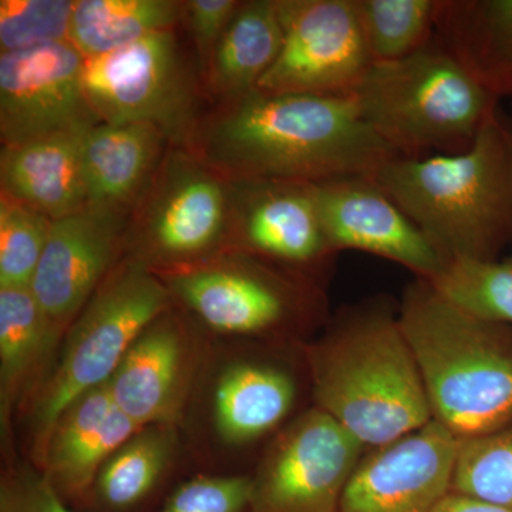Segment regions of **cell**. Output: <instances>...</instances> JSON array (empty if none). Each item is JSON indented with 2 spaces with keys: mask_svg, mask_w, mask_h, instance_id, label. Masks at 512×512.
I'll list each match as a JSON object with an SVG mask.
<instances>
[{
  "mask_svg": "<svg viewBox=\"0 0 512 512\" xmlns=\"http://www.w3.org/2000/svg\"><path fill=\"white\" fill-rule=\"evenodd\" d=\"M187 150L228 180L309 184L370 175L396 156L353 96L258 89L204 111Z\"/></svg>",
  "mask_w": 512,
  "mask_h": 512,
  "instance_id": "1",
  "label": "cell"
},
{
  "mask_svg": "<svg viewBox=\"0 0 512 512\" xmlns=\"http://www.w3.org/2000/svg\"><path fill=\"white\" fill-rule=\"evenodd\" d=\"M315 407L366 450L394 443L433 421L416 357L399 315L379 305L348 313L303 345Z\"/></svg>",
  "mask_w": 512,
  "mask_h": 512,
  "instance_id": "2",
  "label": "cell"
},
{
  "mask_svg": "<svg viewBox=\"0 0 512 512\" xmlns=\"http://www.w3.org/2000/svg\"><path fill=\"white\" fill-rule=\"evenodd\" d=\"M370 177L450 259H498L512 241V134L498 110L466 150L394 156Z\"/></svg>",
  "mask_w": 512,
  "mask_h": 512,
  "instance_id": "3",
  "label": "cell"
},
{
  "mask_svg": "<svg viewBox=\"0 0 512 512\" xmlns=\"http://www.w3.org/2000/svg\"><path fill=\"white\" fill-rule=\"evenodd\" d=\"M397 315L433 421L457 440L511 423L512 326L467 315L419 278L404 291Z\"/></svg>",
  "mask_w": 512,
  "mask_h": 512,
  "instance_id": "4",
  "label": "cell"
},
{
  "mask_svg": "<svg viewBox=\"0 0 512 512\" xmlns=\"http://www.w3.org/2000/svg\"><path fill=\"white\" fill-rule=\"evenodd\" d=\"M353 97L366 123L400 157L466 150L500 101L436 37L404 59L373 63Z\"/></svg>",
  "mask_w": 512,
  "mask_h": 512,
  "instance_id": "5",
  "label": "cell"
},
{
  "mask_svg": "<svg viewBox=\"0 0 512 512\" xmlns=\"http://www.w3.org/2000/svg\"><path fill=\"white\" fill-rule=\"evenodd\" d=\"M174 305L170 289L146 262L126 255L114 266L67 329L59 360L35 394V460L67 406L109 382L138 336Z\"/></svg>",
  "mask_w": 512,
  "mask_h": 512,
  "instance_id": "6",
  "label": "cell"
},
{
  "mask_svg": "<svg viewBox=\"0 0 512 512\" xmlns=\"http://www.w3.org/2000/svg\"><path fill=\"white\" fill-rule=\"evenodd\" d=\"M204 325L227 335H266L309 318L319 295L302 272L225 248L170 268L153 269Z\"/></svg>",
  "mask_w": 512,
  "mask_h": 512,
  "instance_id": "7",
  "label": "cell"
},
{
  "mask_svg": "<svg viewBox=\"0 0 512 512\" xmlns=\"http://www.w3.org/2000/svg\"><path fill=\"white\" fill-rule=\"evenodd\" d=\"M228 231V178L170 147L130 212L126 255L151 269L190 264L227 248Z\"/></svg>",
  "mask_w": 512,
  "mask_h": 512,
  "instance_id": "8",
  "label": "cell"
},
{
  "mask_svg": "<svg viewBox=\"0 0 512 512\" xmlns=\"http://www.w3.org/2000/svg\"><path fill=\"white\" fill-rule=\"evenodd\" d=\"M83 83L100 121L150 124L173 147L187 148L204 114L200 80L185 59L177 29L84 59Z\"/></svg>",
  "mask_w": 512,
  "mask_h": 512,
  "instance_id": "9",
  "label": "cell"
},
{
  "mask_svg": "<svg viewBox=\"0 0 512 512\" xmlns=\"http://www.w3.org/2000/svg\"><path fill=\"white\" fill-rule=\"evenodd\" d=\"M366 451L338 421L313 406L269 444L252 476L248 512H339Z\"/></svg>",
  "mask_w": 512,
  "mask_h": 512,
  "instance_id": "10",
  "label": "cell"
},
{
  "mask_svg": "<svg viewBox=\"0 0 512 512\" xmlns=\"http://www.w3.org/2000/svg\"><path fill=\"white\" fill-rule=\"evenodd\" d=\"M284 42L258 90L353 96L372 66L355 0H276Z\"/></svg>",
  "mask_w": 512,
  "mask_h": 512,
  "instance_id": "11",
  "label": "cell"
},
{
  "mask_svg": "<svg viewBox=\"0 0 512 512\" xmlns=\"http://www.w3.org/2000/svg\"><path fill=\"white\" fill-rule=\"evenodd\" d=\"M84 57L70 42L0 53V138L16 146L100 123L83 83Z\"/></svg>",
  "mask_w": 512,
  "mask_h": 512,
  "instance_id": "12",
  "label": "cell"
},
{
  "mask_svg": "<svg viewBox=\"0 0 512 512\" xmlns=\"http://www.w3.org/2000/svg\"><path fill=\"white\" fill-rule=\"evenodd\" d=\"M227 248L302 274L335 254L323 225L315 184L229 180Z\"/></svg>",
  "mask_w": 512,
  "mask_h": 512,
  "instance_id": "13",
  "label": "cell"
},
{
  "mask_svg": "<svg viewBox=\"0 0 512 512\" xmlns=\"http://www.w3.org/2000/svg\"><path fill=\"white\" fill-rule=\"evenodd\" d=\"M323 225L333 251L367 252L431 281L448 256L380 188L370 175H348L315 184Z\"/></svg>",
  "mask_w": 512,
  "mask_h": 512,
  "instance_id": "14",
  "label": "cell"
},
{
  "mask_svg": "<svg viewBox=\"0 0 512 512\" xmlns=\"http://www.w3.org/2000/svg\"><path fill=\"white\" fill-rule=\"evenodd\" d=\"M126 212L87 207L52 222L30 291L62 335L126 256Z\"/></svg>",
  "mask_w": 512,
  "mask_h": 512,
  "instance_id": "15",
  "label": "cell"
},
{
  "mask_svg": "<svg viewBox=\"0 0 512 512\" xmlns=\"http://www.w3.org/2000/svg\"><path fill=\"white\" fill-rule=\"evenodd\" d=\"M458 440L431 421L387 446L367 450L339 512H433L450 493Z\"/></svg>",
  "mask_w": 512,
  "mask_h": 512,
  "instance_id": "16",
  "label": "cell"
},
{
  "mask_svg": "<svg viewBox=\"0 0 512 512\" xmlns=\"http://www.w3.org/2000/svg\"><path fill=\"white\" fill-rule=\"evenodd\" d=\"M141 430L114 402L107 383L101 384L60 414L36 467L64 503L89 508L101 467Z\"/></svg>",
  "mask_w": 512,
  "mask_h": 512,
  "instance_id": "17",
  "label": "cell"
},
{
  "mask_svg": "<svg viewBox=\"0 0 512 512\" xmlns=\"http://www.w3.org/2000/svg\"><path fill=\"white\" fill-rule=\"evenodd\" d=\"M188 335L174 308L133 343L107 386L117 406L141 429L175 427L190 390Z\"/></svg>",
  "mask_w": 512,
  "mask_h": 512,
  "instance_id": "18",
  "label": "cell"
},
{
  "mask_svg": "<svg viewBox=\"0 0 512 512\" xmlns=\"http://www.w3.org/2000/svg\"><path fill=\"white\" fill-rule=\"evenodd\" d=\"M173 147L157 127L143 123L94 124L82 137L89 207L130 215Z\"/></svg>",
  "mask_w": 512,
  "mask_h": 512,
  "instance_id": "19",
  "label": "cell"
},
{
  "mask_svg": "<svg viewBox=\"0 0 512 512\" xmlns=\"http://www.w3.org/2000/svg\"><path fill=\"white\" fill-rule=\"evenodd\" d=\"M84 131L55 134L0 151V194L52 221L89 207L82 163Z\"/></svg>",
  "mask_w": 512,
  "mask_h": 512,
  "instance_id": "20",
  "label": "cell"
},
{
  "mask_svg": "<svg viewBox=\"0 0 512 512\" xmlns=\"http://www.w3.org/2000/svg\"><path fill=\"white\" fill-rule=\"evenodd\" d=\"M434 37L498 99L512 100V0H439Z\"/></svg>",
  "mask_w": 512,
  "mask_h": 512,
  "instance_id": "21",
  "label": "cell"
},
{
  "mask_svg": "<svg viewBox=\"0 0 512 512\" xmlns=\"http://www.w3.org/2000/svg\"><path fill=\"white\" fill-rule=\"evenodd\" d=\"M282 42L276 0L241 2L201 74L202 89L215 103L254 92L278 59Z\"/></svg>",
  "mask_w": 512,
  "mask_h": 512,
  "instance_id": "22",
  "label": "cell"
},
{
  "mask_svg": "<svg viewBox=\"0 0 512 512\" xmlns=\"http://www.w3.org/2000/svg\"><path fill=\"white\" fill-rule=\"evenodd\" d=\"M64 338L30 288H0V421L10 443V421Z\"/></svg>",
  "mask_w": 512,
  "mask_h": 512,
  "instance_id": "23",
  "label": "cell"
},
{
  "mask_svg": "<svg viewBox=\"0 0 512 512\" xmlns=\"http://www.w3.org/2000/svg\"><path fill=\"white\" fill-rule=\"evenodd\" d=\"M295 382L262 363L229 366L215 387L214 419L228 444H247L276 429L295 403Z\"/></svg>",
  "mask_w": 512,
  "mask_h": 512,
  "instance_id": "24",
  "label": "cell"
},
{
  "mask_svg": "<svg viewBox=\"0 0 512 512\" xmlns=\"http://www.w3.org/2000/svg\"><path fill=\"white\" fill-rule=\"evenodd\" d=\"M181 20L178 0H74L69 42L84 59H92L177 29Z\"/></svg>",
  "mask_w": 512,
  "mask_h": 512,
  "instance_id": "25",
  "label": "cell"
},
{
  "mask_svg": "<svg viewBox=\"0 0 512 512\" xmlns=\"http://www.w3.org/2000/svg\"><path fill=\"white\" fill-rule=\"evenodd\" d=\"M177 446L175 427L143 429L101 467L89 508L99 512H136L153 497Z\"/></svg>",
  "mask_w": 512,
  "mask_h": 512,
  "instance_id": "26",
  "label": "cell"
},
{
  "mask_svg": "<svg viewBox=\"0 0 512 512\" xmlns=\"http://www.w3.org/2000/svg\"><path fill=\"white\" fill-rule=\"evenodd\" d=\"M427 282L467 315L512 326V254L503 259L451 258Z\"/></svg>",
  "mask_w": 512,
  "mask_h": 512,
  "instance_id": "27",
  "label": "cell"
},
{
  "mask_svg": "<svg viewBox=\"0 0 512 512\" xmlns=\"http://www.w3.org/2000/svg\"><path fill=\"white\" fill-rule=\"evenodd\" d=\"M372 63L396 62L429 45L439 0H355Z\"/></svg>",
  "mask_w": 512,
  "mask_h": 512,
  "instance_id": "28",
  "label": "cell"
},
{
  "mask_svg": "<svg viewBox=\"0 0 512 512\" xmlns=\"http://www.w3.org/2000/svg\"><path fill=\"white\" fill-rule=\"evenodd\" d=\"M450 493L512 510V421L483 436L458 440Z\"/></svg>",
  "mask_w": 512,
  "mask_h": 512,
  "instance_id": "29",
  "label": "cell"
},
{
  "mask_svg": "<svg viewBox=\"0 0 512 512\" xmlns=\"http://www.w3.org/2000/svg\"><path fill=\"white\" fill-rule=\"evenodd\" d=\"M52 220L0 194V288H30Z\"/></svg>",
  "mask_w": 512,
  "mask_h": 512,
  "instance_id": "30",
  "label": "cell"
},
{
  "mask_svg": "<svg viewBox=\"0 0 512 512\" xmlns=\"http://www.w3.org/2000/svg\"><path fill=\"white\" fill-rule=\"evenodd\" d=\"M74 0H0V53L69 42Z\"/></svg>",
  "mask_w": 512,
  "mask_h": 512,
  "instance_id": "31",
  "label": "cell"
},
{
  "mask_svg": "<svg viewBox=\"0 0 512 512\" xmlns=\"http://www.w3.org/2000/svg\"><path fill=\"white\" fill-rule=\"evenodd\" d=\"M252 477L200 476L168 495L157 512H248Z\"/></svg>",
  "mask_w": 512,
  "mask_h": 512,
  "instance_id": "32",
  "label": "cell"
},
{
  "mask_svg": "<svg viewBox=\"0 0 512 512\" xmlns=\"http://www.w3.org/2000/svg\"><path fill=\"white\" fill-rule=\"evenodd\" d=\"M0 512H79L64 503L36 466L10 464L0 480Z\"/></svg>",
  "mask_w": 512,
  "mask_h": 512,
  "instance_id": "33",
  "label": "cell"
},
{
  "mask_svg": "<svg viewBox=\"0 0 512 512\" xmlns=\"http://www.w3.org/2000/svg\"><path fill=\"white\" fill-rule=\"evenodd\" d=\"M241 5L238 0H185L183 2L184 25L197 57L201 74L207 69L215 47L225 29Z\"/></svg>",
  "mask_w": 512,
  "mask_h": 512,
  "instance_id": "34",
  "label": "cell"
},
{
  "mask_svg": "<svg viewBox=\"0 0 512 512\" xmlns=\"http://www.w3.org/2000/svg\"><path fill=\"white\" fill-rule=\"evenodd\" d=\"M433 512H512V510L467 497V495L448 493Z\"/></svg>",
  "mask_w": 512,
  "mask_h": 512,
  "instance_id": "35",
  "label": "cell"
},
{
  "mask_svg": "<svg viewBox=\"0 0 512 512\" xmlns=\"http://www.w3.org/2000/svg\"><path fill=\"white\" fill-rule=\"evenodd\" d=\"M510 130H511V134H512V113H511V121H510Z\"/></svg>",
  "mask_w": 512,
  "mask_h": 512,
  "instance_id": "36",
  "label": "cell"
}]
</instances>
